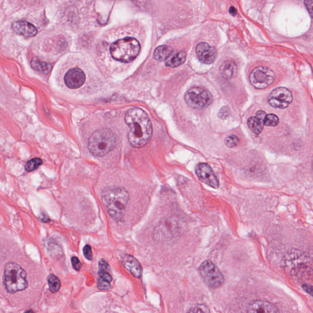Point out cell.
<instances>
[{
  "label": "cell",
  "instance_id": "obj_12",
  "mask_svg": "<svg viewBox=\"0 0 313 313\" xmlns=\"http://www.w3.org/2000/svg\"><path fill=\"white\" fill-rule=\"evenodd\" d=\"M85 74L79 68L70 69L64 76V82L70 89L80 88L85 83Z\"/></svg>",
  "mask_w": 313,
  "mask_h": 313
},
{
  "label": "cell",
  "instance_id": "obj_25",
  "mask_svg": "<svg viewBox=\"0 0 313 313\" xmlns=\"http://www.w3.org/2000/svg\"><path fill=\"white\" fill-rule=\"evenodd\" d=\"M239 138L236 135H231L226 138L225 144L228 147H234L239 143Z\"/></svg>",
  "mask_w": 313,
  "mask_h": 313
},
{
  "label": "cell",
  "instance_id": "obj_19",
  "mask_svg": "<svg viewBox=\"0 0 313 313\" xmlns=\"http://www.w3.org/2000/svg\"><path fill=\"white\" fill-rule=\"evenodd\" d=\"M186 53L181 51L177 53H173L166 60V64L170 68H177L182 65L186 60Z\"/></svg>",
  "mask_w": 313,
  "mask_h": 313
},
{
  "label": "cell",
  "instance_id": "obj_28",
  "mask_svg": "<svg viewBox=\"0 0 313 313\" xmlns=\"http://www.w3.org/2000/svg\"><path fill=\"white\" fill-rule=\"evenodd\" d=\"M83 252L84 256L85 258L89 261H91L93 259V252H92L91 247L90 245H86L85 247L83 248Z\"/></svg>",
  "mask_w": 313,
  "mask_h": 313
},
{
  "label": "cell",
  "instance_id": "obj_35",
  "mask_svg": "<svg viewBox=\"0 0 313 313\" xmlns=\"http://www.w3.org/2000/svg\"><path fill=\"white\" fill-rule=\"evenodd\" d=\"M41 220L44 222H48L50 221L49 217H47V215H42Z\"/></svg>",
  "mask_w": 313,
  "mask_h": 313
},
{
  "label": "cell",
  "instance_id": "obj_23",
  "mask_svg": "<svg viewBox=\"0 0 313 313\" xmlns=\"http://www.w3.org/2000/svg\"><path fill=\"white\" fill-rule=\"evenodd\" d=\"M43 164V161L39 158H35L27 162L25 166V170L28 172L34 171L37 170Z\"/></svg>",
  "mask_w": 313,
  "mask_h": 313
},
{
  "label": "cell",
  "instance_id": "obj_21",
  "mask_svg": "<svg viewBox=\"0 0 313 313\" xmlns=\"http://www.w3.org/2000/svg\"><path fill=\"white\" fill-rule=\"evenodd\" d=\"M31 65H32L33 69L44 74H49L52 68L51 64L44 62L37 58L33 59L32 62H31Z\"/></svg>",
  "mask_w": 313,
  "mask_h": 313
},
{
  "label": "cell",
  "instance_id": "obj_34",
  "mask_svg": "<svg viewBox=\"0 0 313 313\" xmlns=\"http://www.w3.org/2000/svg\"><path fill=\"white\" fill-rule=\"evenodd\" d=\"M230 13L232 16H236L237 15V10L234 7H231L230 9Z\"/></svg>",
  "mask_w": 313,
  "mask_h": 313
},
{
  "label": "cell",
  "instance_id": "obj_29",
  "mask_svg": "<svg viewBox=\"0 0 313 313\" xmlns=\"http://www.w3.org/2000/svg\"><path fill=\"white\" fill-rule=\"evenodd\" d=\"M72 267L77 271H80L82 267V264L77 257L74 256L71 258Z\"/></svg>",
  "mask_w": 313,
  "mask_h": 313
},
{
  "label": "cell",
  "instance_id": "obj_1",
  "mask_svg": "<svg viewBox=\"0 0 313 313\" xmlns=\"http://www.w3.org/2000/svg\"><path fill=\"white\" fill-rule=\"evenodd\" d=\"M124 119L129 127L127 136L130 144L136 148L146 146L152 135V123L147 113L139 108H130Z\"/></svg>",
  "mask_w": 313,
  "mask_h": 313
},
{
  "label": "cell",
  "instance_id": "obj_17",
  "mask_svg": "<svg viewBox=\"0 0 313 313\" xmlns=\"http://www.w3.org/2000/svg\"><path fill=\"white\" fill-rule=\"evenodd\" d=\"M267 114L263 111H259L256 116L251 117L248 120V127L254 133L259 134L263 130L264 119Z\"/></svg>",
  "mask_w": 313,
  "mask_h": 313
},
{
  "label": "cell",
  "instance_id": "obj_13",
  "mask_svg": "<svg viewBox=\"0 0 313 313\" xmlns=\"http://www.w3.org/2000/svg\"><path fill=\"white\" fill-rule=\"evenodd\" d=\"M198 60L201 63L206 64H211L214 62L217 58V50L214 47L206 43H201L198 45L196 48Z\"/></svg>",
  "mask_w": 313,
  "mask_h": 313
},
{
  "label": "cell",
  "instance_id": "obj_33",
  "mask_svg": "<svg viewBox=\"0 0 313 313\" xmlns=\"http://www.w3.org/2000/svg\"><path fill=\"white\" fill-rule=\"evenodd\" d=\"M303 288L305 291L309 293V295L313 296V286L311 285L304 284L303 286Z\"/></svg>",
  "mask_w": 313,
  "mask_h": 313
},
{
  "label": "cell",
  "instance_id": "obj_31",
  "mask_svg": "<svg viewBox=\"0 0 313 313\" xmlns=\"http://www.w3.org/2000/svg\"><path fill=\"white\" fill-rule=\"evenodd\" d=\"M304 5L310 16L313 19V0H304Z\"/></svg>",
  "mask_w": 313,
  "mask_h": 313
},
{
  "label": "cell",
  "instance_id": "obj_7",
  "mask_svg": "<svg viewBox=\"0 0 313 313\" xmlns=\"http://www.w3.org/2000/svg\"><path fill=\"white\" fill-rule=\"evenodd\" d=\"M185 100L190 107L197 110H202L211 104L213 102V97L210 92L206 89L194 87L187 92Z\"/></svg>",
  "mask_w": 313,
  "mask_h": 313
},
{
  "label": "cell",
  "instance_id": "obj_5",
  "mask_svg": "<svg viewBox=\"0 0 313 313\" xmlns=\"http://www.w3.org/2000/svg\"><path fill=\"white\" fill-rule=\"evenodd\" d=\"M27 273L21 265L15 262H8L4 271V283L7 292L15 293L26 289L28 287Z\"/></svg>",
  "mask_w": 313,
  "mask_h": 313
},
{
  "label": "cell",
  "instance_id": "obj_27",
  "mask_svg": "<svg viewBox=\"0 0 313 313\" xmlns=\"http://www.w3.org/2000/svg\"><path fill=\"white\" fill-rule=\"evenodd\" d=\"M97 287L100 290H108L111 287L110 282L99 277L97 280Z\"/></svg>",
  "mask_w": 313,
  "mask_h": 313
},
{
  "label": "cell",
  "instance_id": "obj_22",
  "mask_svg": "<svg viewBox=\"0 0 313 313\" xmlns=\"http://www.w3.org/2000/svg\"><path fill=\"white\" fill-rule=\"evenodd\" d=\"M48 283L50 292L56 293L60 290L61 281L57 276L54 274H50L48 277Z\"/></svg>",
  "mask_w": 313,
  "mask_h": 313
},
{
  "label": "cell",
  "instance_id": "obj_4",
  "mask_svg": "<svg viewBox=\"0 0 313 313\" xmlns=\"http://www.w3.org/2000/svg\"><path fill=\"white\" fill-rule=\"evenodd\" d=\"M141 46L135 38L127 37L119 39L111 45V57L122 63H130L138 57Z\"/></svg>",
  "mask_w": 313,
  "mask_h": 313
},
{
  "label": "cell",
  "instance_id": "obj_3",
  "mask_svg": "<svg viewBox=\"0 0 313 313\" xmlns=\"http://www.w3.org/2000/svg\"><path fill=\"white\" fill-rule=\"evenodd\" d=\"M116 136L109 128H101L92 134L88 139V149L94 156L108 154L116 146Z\"/></svg>",
  "mask_w": 313,
  "mask_h": 313
},
{
  "label": "cell",
  "instance_id": "obj_14",
  "mask_svg": "<svg viewBox=\"0 0 313 313\" xmlns=\"http://www.w3.org/2000/svg\"><path fill=\"white\" fill-rule=\"evenodd\" d=\"M12 29L17 34L24 36L25 37H34L38 33L37 29L32 24L25 21L15 22Z\"/></svg>",
  "mask_w": 313,
  "mask_h": 313
},
{
  "label": "cell",
  "instance_id": "obj_8",
  "mask_svg": "<svg viewBox=\"0 0 313 313\" xmlns=\"http://www.w3.org/2000/svg\"><path fill=\"white\" fill-rule=\"evenodd\" d=\"M204 281L211 288L216 289L224 283V276L216 265L211 261H204L199 268Z\"/></svg>",
  "mask_w": 313,
  "mask_h": 313
},
{
  "label": "cell",
  "instance_id": "obj_32",
  "mask_svg": "<svg viewBox=\"0 0 313 313\" xmlns=\"http://www.w3.org/2000/svg\"><path fill=\"white\" fill-rule=\"evenodd\" d=\"M99 270H104L109 271L110 270V267H109V265L107 262H106L105 260L102 259H100L99 264Z\"/></svg>",
  "mask_w": 313,
  "mask_h": 313
},
{
  "label": "cell",
  "instance_id": "obj_16",
  "mask_svg": "<svg viewBox=\"0 0 313 313\" xmlns=\"http://www.w3.org/2000/svg\"><path fill=\"white\" fill-rule=\"evenodd\" d=\"M122 264L125 269L136 278H140L142 273V268L139 262L130 254H126L122 259Z\"/></svg>",
  "mask_w": 313,
  "mask_h": 313
},
{
  "label": "cell",
  "instance_id": "obj_36",
  "mask_svg": "<svg viewBox=\"0 0 313 313\" xmlns=\"http://www.w3.org/2000/svg\"><path fill=\"white\" fill-rule=\"evenodd\" d=\"M312 169H313V162H312Z\"/></svg>",
  "mask_w": 313,
  "mask_h": 313
},
{
  "label": "cell",
  "instance_id": "obj_10",
  "mask_svg": "<svg viewBox=\"0 0 313 313\" xmlns=\"http://www.w3.org/2000/svg\"><path fill=\"white\" fill-rule=\"evenodd\" d=\"M292 100L291 92L284 87L273 89L268 97V103L271 107L276 108H286L291 103Z\"/></svg>",
  "mask_w": 313,
  "mask_h": 313
},
{
  "label": "cell",
  "instance_id": "obj_30",
  "mask_svg": "<svg viewBox=\"0 0 313 313\" xmlns=\"http://www.w3.org/2000/svg\"><path fill=\"white\" fill-rule=\"evenodd\" d=\"M99 277L105 279L109 282H111L113 280L112 276H111L107 270H99Z\"/></svg>",
  "mask_w": 313,
  "mask_h": 313
},
{
  "label": "cell",
  "instance_id": "obj_18",
  "mask_svg": "<svg viewBox=\"0 0 313 313\" xmlns=\"http://www.w3.org/2000/svg\"><path fill=\"white\" fill-rule=\"evenodd\" d=\"M220 73L226 80L231 79L237 74V69L236 63L232 61H226L220 67Z\"/></svg>",
  "mask_w": 313,
  "mask_h": 313
},
{
  "label": "cell",
  "instance_id": "obj_20",
  "mask_svg": "<svg viewBox=\"0 0 313 313\" xmlns=\"http://www.w3.org/2000/svg\"><path fill=\"white\" fill-rule=\"evenodd\" d=\"M173 53V49L169 46H161L158 47L153 52V58L158 61H166Z\"/></svg>",
  "mask_w": 313,
  "mask_h": 313
},
{
  "label": "cell",
  "instance_id": "obj_2",
  "mask_svg": "<svg viewBox=\"0 0 313 313\" xmlns=\"http://www.w3.org/2000/svg\"><path fill=\"white\" fill-rule=\"evenodd\" d=\"M102 200L111 217L116 221L122 220L129 201V195L126 190L121 187L105 189L102 192Z\"/></svg>",
  "mask_w": 313,
  "mask_h": 313
},
{
  "label": "cell",
  "instance_id": "obj_24",
  "mask_svg": "<svg viewBox=\"0 0 313 313\" xmlns=\"http://www.w3.org/2000/svg\"><path fill=\"white\" fill-rule=\"evenodd\" d=\"M264 123L266 126H276L279 123V118L275 114H267L265 117Z\"/></svg>",
  "mask_w": 313,
  "mask_h": 313
},
{
  "label": "cell",
  "instance_id": "obj_26",
  "mask_svg": "<svg viewBox=\"0 0 313 313\" xmlns=\"http://www.w3.org/2000/svg\"><path fill=\"white\" fill-rule=\"evenodd\" d=\"M188 311L190 312H209L210 310L205 304H198L192 307Z\"/></svg>",
  "mask_w": 313,
  "mask_h": 313
},
{
  "label": "cell",
  "instance_id": "obj_15",
  "mask_svg": "<svg viewBox=\"0 0 313 313\" xmlns=\"http://www.w3.org/2000/svg\"><path fill=\"white\" fill-rule=\"evenodd\" d=\"M247 312L257 313H273L278 312L277 307L269 301L255 300L248 306Z\"/></svg>",
  "mask_w": 313,
  "mask_h": 313
},
{
  "label": "cell",
  "instance_id": "obj_9",
  "mask_svg": "<svg viewBox=\"0 0 313 313\" xmlns=\"http://www.w3.org/2000/svg\"><path fill=\"white\" fill-rule=\"evenodd\" d=\"M275 74L272 69L265 66H258L251 71L250 81L253 87L258 89L266 88L272 84Z\"/></svg>",
  "mask_w": 313,
  "mask_h": 313
},
{
  "label": "cell",
  "instance_id": "obj_11",
  "mask_svg": "<svg viewBox=\"0 0 313 313\" xmlns=\"http://www.w3.org/2000/svg\"><path fill=\"white\" fill-rule=\"evenodd\" d=\"M196 174L203 183L214 189L219 187V182L210 166L205 163L198 164L195 169Z\"/></svg>",
  "mask_w": 313,
  "mask_h": 313
},
{
  "label": "cell",
  "instance_id": "obj_6",
  "mask_svg": "<svg viewBox=\"0 0 313 313\" xmlns=\"http://www.w3.org/2000/svg\"><path fill=\"white\" fill-rule=\"evenodd\" d=\"M182 223L179 218L172 216L164 219L153 231V239L164 242L175 238L182 230Z\"/></svg>",
  "mask_w": 313,
  "mask_h": 313
}]
</instances>
